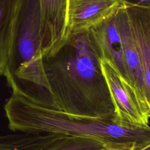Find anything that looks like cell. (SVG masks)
I'll return each mask as SVG.
<instances>
[{"label":"cell","mask_w":150,"mask_h":150,"mask_svg":"<svg viewBox=\"0 0 150 150\" xmlns=\"http://www.w3.org/2000/svg\"><path fill=\"white\" fill-rule=\"evenodd\" d=\"M127 5L122 0H69V36L90 30Z\"/></svg>","instance_id":"6"},{"label":"cell","mask_w":150,"mask_h":150,"mask_svg":"<svg viewBox=\"0 0 150 150\" xmlns=\"http://www.w3.org/2000/svg\"><path fill=\"white\" fill-rule=\"evenodd\" d=\"M42 42V57L53 56L69 38V0H38Z\"/></svg>","instance_id":"5"},{"label":"cell","mask_w":150,"mask_h":150,"mask_svg":"<svg viewBox=\"0 0 150 150\" xmlns=\"http://www.w3.org/2000/svg\"><path fill=\"white\" fill-rule=\"evenodd\" d=\"M103 148L104 145L97 141L63 134L49 150H99Z\"/></svg>","instance_id":"11"},{"label":"cell","mask_w":150,"mask_h":150,"mask_svg":"<svg viewBox=\"0 0 150 150\" xmlns=\"http://www.w3.org/2000/svg\"><path fill=\"white\" fill-rule=\"evenodd\" d=\"M22 1L0 0V75L2 76L12 73L9 69V63L12 39Z\"/></svg>","instance_id":"10"},{"label":"cell","mask_w":150,"mask_h":150,"mask_svg":"<svg viewBox=\"0 0 150 150\" xmlns=\"http://www.w3.org/2000/svg\"><path fill=\"white\" fill-rule=\"evenodd\" d=\"M99 150H120V149H111V148H103L100 149Z\"/></svg>","instance_id":"14"},{"label":"cell","mask_w":150,"mask_h":150,"mask_svg":"<svg viewBox=\"0 0 150 150\" xmlns=\"http://www.w3.org/2000/svg\"><path fill=\"white\" fill-rule=\"evenodd\" d=\"M115 14L89 30L100 49L102 58L108 60L130 82L125 64L121 39L115 23Z\"/></svg>","instance_id":"9"},{"label":"cell","mask_w":150,"mask_h":150,"mask_svg":"<svg viewBox=\"0 0 150 150\" xmlns=\"http://www.w3.org/2000/svg\"><path fill=\"white\" fill-rule=\"evenodd\" d=\"M9 69L15 76L46 90L38 0H22L12 39Z\"/></svg>","instance_id":"3"},{"label":"cell","mask_w":150,"mask_h":150,"mask_svg":"<svg viewBox=\"0 0 150 150\" xmlns=\"http://www.w3.org/2000/svg\"><path fill=\"white\" fill-rule=\"evenodd\" d=\"M127 6H137L150 8V0H122Z\"/></svg>","instance_id":"12"},{"label":"cell","mask_w":150,"mask_h":150,"mask_svg":"<svg viewBox=\"0 0 150 150\" xmlns=\"http://www.w3.org/2000/svg\"><path fill=\"white\" fill-rule=\"evenodd\" d=\"M115 21L121 39L129 80L146 103L141 63L133 37L127 6L121 8L115 13Z\"/></svg>","instance_id":"8"},{"label":"cell","mask_w":150,"mask_h":150,"mask_svg":"<svg viewBox=\"0 0 150 150\" xmlns=\"http://www.w3.org/2000/svg\"><path fill=\"white\" fill-rule=\"evenodd\" d=\"M139 150H150V144L149 145L144 147V148H142V149H139Z\"/></svg>","instance_id":"13"},{"label":"cell","mask_w":150,"mask_h":150,"mask_svg":"<svg viewBox=\"0 0 150 150\" xmlns=\"http://www.w3.org/2000/svg\"><path fill=\"white\" fill-rule=\"evenodd\" d=\"M127 10L141 63L145 98L150 110V8L127 6Z\"/></svg>","instance_id":"7"},{"label":"cell","mask_w":150,"mask_h":150,"mask_svg":"<svg viewBox=\"0 0 150 150\" xmlns=\"http://www.w3.org/2000/svg\"><path fill=\"white\" fill-rule=\"evenodd\" d=\"M90 30L71 35L52 57L43 59L47 91L58 110L70 115L113 118L114 107Z\"/></svg>","instance_id":"1"},{"label":"cell","mask_w":150,"mask_h":150,"mask_svg":"<svg viewBox=\"0 0 150 150\" xmlns=\"http://www.w3.org/2000/svg\"><path fill=\"white\" fill-rule=\"evenodd\" d=\"M8 84L12 94L4 109L8 127L13 131L84 137L97 141L105 148L120 150H139L150 144L149 125H122L113 118L68 114L56 108L50 100L23 89L15 79Z\"/></svg>","instance_id":"2"},{"label":"cell","mask_w":150,"mask_h":150,"mask_svg":"<svg viewBox=\"0 0 150 150\" xmlns=\"http://www.w3.org/2000/svg\"><path fill=\"white\" fill-rule=\"evenodd\" d=\"M100 65L114 107V121L122 125H149V108L137 89L108 60L101 57Z\"/></svg>","instance_id":"4"}]
</instances>
